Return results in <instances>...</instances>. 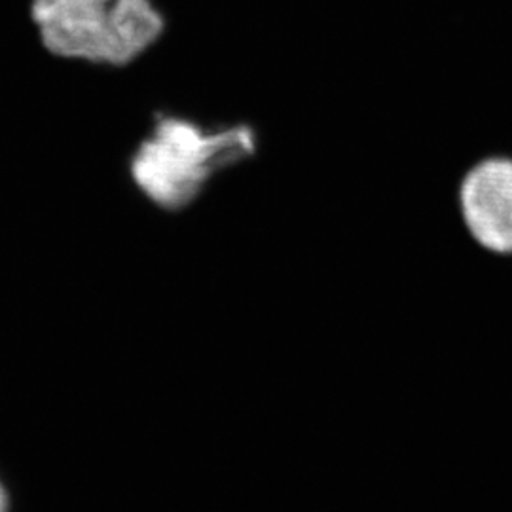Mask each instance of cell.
Returning <instances> with one entry per match:
<instances>
[{"mask_svg":"<svg viewBox=\"0 0 512 512\" xmlns=\"http://www.w3.org/2000/svg\"><path fill=\"white\" fill-rule=\"evenodd\" d=\"M255 150L256 135L249 126L209 133L190 120L162 116L133 156L131 177L150 202L183 209L200 196L217 171L249 158Z\"/></svg>","mask_w":512,"mask_h":512,"instance_id":"6da1fadb","label":"cell"},{"mask_svg":"<svg viewBox=\"0 0 512 512\" xmlns=\"http://www.w3.org/2000/svg\"><path fill=\"white\" fill-rule=\"evenodd\" d=\"M44 46L59 57L124 67L164 33L150 0H35Z\"/></svg>","mask_w":512,"mask_h":512,"instance_id":"7a4b0ae2","label":"cell"},{"mask_svg":"<svg viewBox=\"0 0 512 512\" xmlns=\"http://www.w3.org/2000/svg\"><path fill=\"white\" fill-rule=\"evenodd\" d=\"M458 213L478 249L512 256V156L478 158L461 175L456 192Z\"/></svg>","mask_w":512,"mask_h":512,"instance_id":"3957f363","label":"cell"},{"mask_svg":"<svg viewBox=\"0 0 512 512\" xmlns=\"http://www.w3.org/2000/svg\"><path fill=\"white\" fill-rule=\"evenodd\" d=\"M8 511V494L4 490V486L0 484V512Z\"/></svg>","mask_w":512,"mask_h":512,"instance_id":"277c9868","label":"cell"}]
</instances>
